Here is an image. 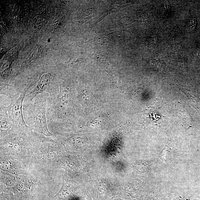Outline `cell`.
<instances>
[{"label":"cell","mask_w":200,"mask_h":200,"mask_svg":"<svg viewBox=\"0 0 200 200\" xmlns=\"http://www.w3.org/2000/svg\"><path fill=\"white\" fill-rule=\"evenodd\" d=\"M50 97L44 92L39 94L32 101L24 102V118L29 128L46 137L54 136L49 131L46 118L47 105Z\"/></svg>","instance_id":"cell-2"},{"label":"cell","mask_w":200,"mask_h":200,"mask_svg":"<svg viewBox=\"0 0 200 200\" xmlns=\"http://www.w3.org/2000/svg\"><path fill=\"white\" fill-rule=\"evenodd\" d=\"M1 136L3 137L11 130L13 127V123L8 115L7 113L3 107L1 106Z\"/></svg>","instance_id":"cell-4"},{"label":"cell","mask_w":200,"mask_h":200,"mask_svg":"<svg viewBox=\"0 0 200 200\" xmlns=\"http://www.w3.org/2000/svg\"><path fill=\"white\" fill-rule=\"evenodd\" d=\"M29 89H26L22 92L18 98L11 101L8 106L1 104L6 110L9 118L13 123V130H21L29 128L24 118L23 105L26 94Z\"/></svg>","instance_id":"cell-3"},{"label":"cell","mask_w":200,"mask_h":200,"mask_svg":"<svg viewBox=\"0 0 200 200\" xmlns=\"http://www.w3.org/2000/svg\"><path fill=\"white\" fill-rule=\"evenodd\" d=\"M67 83L60 84L59 91L53 97H49L46 109L48 127L58 130L70 121L72 93Z\"/></svg>","instance_id":"cell-1"}]
</instances>
